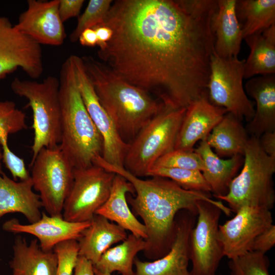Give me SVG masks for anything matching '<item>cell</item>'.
<instances>
[{
	"label": "cell",
	"mask_w": 275,
	"mask_h": 275,
	"mask_svg": "<svg viewBox=\"0 0 275 275\" xmlns=\"http://www.w3.org/2000/svg\"><path fill=\"white\" fill-rule=\"evenodd\" d=\"M153 167L197 170L201 172L204 167L200 155L194 150L179 149H173L163 155Z\"/></svg>",
	"instance_id": "34"
},
{
	"label": "cell",
	"mask_w": 275,
	"mask_h": 275,
	"mask_svg": "<svg viewBox=\"0 0 275 275\" xmlns=\"http://www.w3.org/2000/svg\"><path fill=\"white\" fill-rule=\"evenodd\" d=\"M60 0H28L15 27L39 44L62 45L66 34L59 13Z\"/></svg>",
	"instance_id": "16"
},
{
	"label": "cell",
	"mask_w": 275,
	"mask_h": 275,
	"mask_svg": "<svg viewBox=\"0 0 275 275\" xmlns=\"http://www.w3.org/2000/svg\"><path fill=\"white\" fill-rule=\"evenodd\" d=\"M53 251L58 258L56 275H72L78 256L77 241L69 240L62 242L55 246Z\"/></svg>",
	"instance_id": "35"
},
{
	"label": "cell",
	"mask_w": 275,
	"mask_h": 275,
	"mask_svg": "<svg viewBox=\"0 0 275 275\" xmlns=\"http://www.w3.org/2000/svg\"><path fill=\"white\" fill-rule=\"evenodd\" d=\"M250 136L241 120L228 112L213 128L206 141L218 156L230 158L243 156Z\"/></svg>",
	"instance_id": "26"
},
{
	"label": "cell",
	"mask_w": 275,
	"mask_h": 275,
	"mask_svg": "<svg viewBox=\"0 0 275 275\" xmlns=\"http://www.w3.org/2000/svg\"><path fill=\"white\" fill-rule=\"evenodd\" d=\"M244 62L245 60L238 57L221 58L214 51L211 57L207 94L212 104L249 122L254 116L255 108L243 86Z\"/></svg>",
	"instance_id": "9"
},
{
	"label": "cell",
	"mask_w": 275,
	"mask_h": 275,
	"mask_svg": "<svg viewBox=\"0 0 275 275\" xmlns=\"http://www.w3.org/2000/svg\"><path fill=\"white\" fill-rule=\"evenodd\" d=\"M147 176H158L169 179L182 188L210 194L211 189L201 171L178 168L153 167Z\"/></svg>",
	"instance_id": "30"
},
{
	"label": "cell",
	"mask_w": 275,
	"mask_h": 275,
	"mask_svg": "<svg viewBox=\"0 0 275 275\" xmlns=\"http://www.w3.org/2000/svg\"><path fill=\"white\" fill-rule=\"evenodd\" d=\"M59 79L48 76L41 82L15 78L11 84L13 92L25 98L33 112L34 140L31 165L43 148H54L61 141V112Z\"/></svg>",
	"instance_id": "6"
},
{
	"label": "cell",
	"mask_w": 275,
	"mask_h": 275,
	"mask_svg": "<svg viewBox=\"0 0 275 275\" xmlns=\"http://www.w3.org/2000/svg\"><path fill=\"white\" fill-rule=\"evenodd\" d=\"M112 3V0H90L84 12L78 18L75 29L70 35V41L72 43L77 41L85 29L102 25Z\"/></svg>",
	"instance_id": "31"
},
{
	"label": "cell",
	"mask_w": 275,
	"mask_h": 275,
	"mask_svg": "<svg viewBox=\"0 0 275 275\" xmlns=\"http://www.w3.org/2000/svg\"><path fill=\"white\" fill-rule=\"evenodd\" d=\"M247 94L253 98L256 108L246 126L250 136L259 138L264 133L275 131V75L252 77L245 83Z\"/></svg>",
	"instance_id": "19"
},
{
	"label": "cell",
	"mask_w": 275,
	"mask_h": 275,
	"mask_svg": "<svg viewBox=\"0 0 275 275\" xmlns=\"http://www.w3.org/2000/svg\"><path fill=\"white\" fill-rule=\"evenodd\" d=\"M235 213L232 218L218 226V239L224 256L230 260L250 252L256 237L273 224L271 213L266 209L244 206Z\"/></svg>",
	"instance_id": "14"
},
{
	"label": "cell",
	"mask_w": 275,
	"mask_h": 275,
	"mask_svg": "<svg viewBox=\"0 0 275 275\" xmlns=\"http://www.w3.org/2000/svg\"><path fill=\"white\" fill-rule=\"evenodd\" d=\"M31 166L33 189L39 193L42 207L49 215L62 216L73 184L74 168L59 145L42 148Z\"/></svg>",
	"instance_id": "8"
},
{
	"label": "cell",
	"mask_w": 275,
	"mask_h": 275,
	"mask_svg": "<svg viewBox=\"0 0 275 275\" xmlns=\"http://www.w3.org/2000/svg\"><path fill=\"white\" fill-rule=\"evenodd\" d=\"M146 245L145 239L131 233L121 243L108 249L94 267L110 274L118 271L121 275H133V265L136 255L144 251Z\"/></svg>",
	"instance_id": "29"
},
{
	"label": "cell",
	"mask_w": 275,
	"mask_h": 275,
	"mask_svg": "<svg viewBox=\"0 0 275 275\" xmlns=\"http://www.w3.org/2000/svg\"><path fill=\"white\" fill-rule=\"evenodd\" d=\"M275 244V226L272 224L255 239L250 251L265 253Z\"/></svg>",
	"instance_id": "37"
},
{
	"label": "cell",
	"mask_w": 275,
	"mask_h": 275,
	"mask_svg": "<svg viewBox=\"0 0 275 275\" xmlns=\"http://www.w3.org/2000/svg\"><path fill=\"white\" fill-rule=\"evenodd\" d=\"M104 23L111 40L99 59L165 107L186 108L207 96L217 0H116Z\"/></svg>",
	"instance_id": "1"
},
{
	"label": "cell",
	"mask_w": 275,
	"mask_h": 275,
	"mask_svg": "<svg viewBox=\"0 0 275 275\" xmlns=\"http://www.w3.org/2000/svg\"><path fill=\"white\" fill-rule=\"evenodd\" d=\"M77 87L86 108L103 140L102 159L124 167L129 143L121 137L113 121L100 103L85 69L81 57L71 55Z\"/></svg>",
	"instance_id": "12"
},
{
	"label": "cell",
	"mask_w": 275,
	"mask_h": 275,
	"mask_svg": "<svg viewBox=\"0 0 275 275\" xmlns=\"http://www.w3.org/2000/svg\"><path fill=\"white\" fill-rule=\"evenodd\" d=\"M228 266L231 275H270L268 257L257 252L250 251L231 259Z\"/></svg>",
	"instance_id": "32"
},
{
	"label": "cell",
	"mask_w": 275,
	"mask_h": 275,
	"mask_svg": "<svg viewBox=\"0 0 275 275\" xmlns=\"http://www.w3.org/2000/svg\"><path fill=\"white\" fill-rule=\"evenodd\" d=\"M115 175L96 164L74 169L73 184L64 204L63 217L72 222H90L109 197Z\"/></svg>",
	"instance_id": "10"
},
{
	"label": "cell",
	"mask_w": 275,
	"mask_h": 275,
	"mask_svg": "<svg viewBox=\"0 0 275 275\" xmlns=\"http://www.w3.org/2000/svg\"><path fill=\"white\" fill-rule=\"evenodd\" d=\"M94 272H95V275H112V274H110V273L100 271L96 269L95 268H94Z\"/></svg>",
	"instance_id": "43"
},
{
	"label": "cell",
	"mask_w": 275,
	"mask_h": 275,
	"mask_svg": "<svg viewBox=\"0 0 275 275\" xmlns=\"http://www.w3.org/2000/svg\"><path fill=\"white\" fill-rule=\"evenodd\" d=\"M214 275H216V274H214Z\"/></svg>",
	"instance_id": "45"
},
{
	"label": "cell",
	"mask_w": 275,
	"mask_h": 275,
	"mask_svg": "<svg viewBox=\"0 0 275 275\" xmlns=\"http://www.w3.org/2000/svg\"><path fill=\"white\" fill-rule=\"evenodd\" d=\"M42 204L39 195L33 191L29 179L17 182L4 173L0 175V218L10 213L23 214L30 224L39 220Z\"/></svg>",
	"instance_id": "20"
},
{
	"label": "cell",
	"mask_w": 275,
	"mask_h": 275,
	"mask_svg": "<svg viewBox=\"0 0 275 275\" xmlns=\"http://www.w3.org/2000/svg\"><path fill=\"white\" fill-rule=\"evenodd\" d=\"M2 151V161L6 167L10 172L14 180L17 178L20 181L29 179V174L23 159L16 155L9 148L8 140H0Z\"/></svg>",
	"instance_id": "36"
},
{
	"label": "cell",
	"mask_w": 275,
	"mask_h": 275,
	"mask_svg": "<svg viewBox=\"0 0 275 275\" xmlns=\"http://www.w3.org/2000/svg\"><path fill=\"white\" fill-rule=\"evenodd\" d=\"M90 224V222H69L63 216L48 215L43 212L40 219L35 223L22 224L18 219L13 218L6 222L3 229L9 232L34 235L39 241L41 248L49 251L62 242L78 240Z\"/></svg>",
	"instance_id": "17"
},
{
	"label": "cell",
	"mask_w": 275,
	"mask_h": 275,
	"mask_svg": "<svg viewBox=\"0 0 275 275\" xmlns=\"http://www.w3.org/2000/svg\"><path fill=\"white\" fill-rule=\"evenodd\" d=\"M197 213L180 210L176 217V233L170 251L153 261H142L137 257L133 264V275H190L188 266L189 258V236L196 222Z\"/></svg>",
	"instance_id": "15"
},
{
	"label": "cell",
	"mask_w": 275,
	"mask_h": 275,
	"mask_svg": "<svg viewBox=\"0 0 275 275\" xmlns=\"http://www.w3.org/2000/svg\"><path fill=\"white\" fill-rule=\"evenodd\" d=\"M227 113L225 108L212 104L208 96L192 102L186 109L174 149L194 150L195 144L206 139Z\"/></svg>",
	"instance_id": "18"
},
{
	"label": "cell",
	"mask_w": 275,
	"mask_h": 275,
	"mask_svg": "<svg viewBox=\"0 0 275 275\" xmlns=\"http://www.w3.org/2000/svg\"><path fill=\"white\" fill-rule=\"evenodd\" d=\"M134 192L130 182L121 176L116 174L109 197L95 214L114 222L125 230L130 231L133 235L146 239V226L136 218L128 204L126 195Z\"/></svg>",
	"instance_id": "23"
},
{
	"label": "cell",
	"mask_w": 275,
	"mask_h": 275,
	"mask_svg": "<svg viewBox=\"0 0 275 275\" xmlns=\"http://www.w3.org/2000/svg\"><path fill=\"white\" fill-rule=\"evenodd\" d=\"M59 79L61 112L59 147L74 169L85 168L101 156L103 140L84 105L70 56L62 64Z\"/></svg>",
	"instance_id": "3"
},
{
	"label": "cell",
	"mask_w": 275,
	"mask_h": 275,
	"mask_svg": "<svg viewBox=\"0 0 275 275\" xmlns=\"http://www.w3.org/2000/svg\"><path fill=\"white\" fill-rule=\"evenodd\" d=\"M27 128L25 114L12 101H0V140Z\"/></svg>",
	"instance_id": "33"
},
{
	"label": "cell",
	"mask_w": 275,
	"mask_h": 275,
	"mask_svg": "<svg viewBox=\"0 0 275 275\" xmlns=\"http://www.w3.org/2000/svg\"><path fill=\"white\" fill-rule=\"evenodd\" d=\"M97 36V44L99 48L103 47L112 37L113 31L108 26L104 25L96 26L93 28Z\"/></svg>",
	"instance_id": "41"
},
{
	"label": "cell",
	"mask_w": 275,
	"mask_h": 275,
	"mask_svg": "<svg viewBox=\"0 0 275 275\" xmlns=\"http://www.w3.org/2000/svg\"><path fill=\"white\" fill-rule=\"evenodd\" d=\"M199 201L209 202L226 215L231 214L230 208L221 201L212 199L210 194L185 189L169 179L159 201L143 222L147 232L145 257L154 260L170 251L175 236L177 213L182 210L197 213L196 203Z\"/></svg>",
	"instance_id": "5"
},
{
	"label": "cell",
	"mask_w": 275,
	"mask_h": 275,
	"mask_svg": "<svg viewBox=\"0 0 275 275\" xmlns=\"http://www.w3.org/2000/svg\"><path fill=\"white\" fill-rule=\"evenodd\" d=\"M127 236L125 229L95 214L77 240L78 255L86 257L94 265L113 244L123 241Z\"/></svg>",
	"instance_id": "24"
},
{
	"label": "cell",
	"mask_w": 275,
	"mask_h": 275,
	"mask_svg": "<svg viewBox=\"0 0 275 275\" xmlns=\"http://www.w3.org/2000/svg\"><path fill=\"white\" fill-rule=\"evenodd\" d=\"M85 1L60 0L59 13L62 21L78 16Z\"/></svg>",
	"instance_id": "38"
},
{
	"label": "cell",
	"mask_w": 275,
	"mask_h": 275,
	"mask_svg": "<svg viewBox=\"0 0 275 275\" xmlns=\"http://www.w3.org/2000/svg\"><path fill=\"white\" fill-rule=\"evenodd\" d=\"M250 49L244 64V78L275 73V24L243 39Z\"/></svg>",
	"instance_id": "27"
},
{
	"label": "cell",
	"mask_w": 275,
	"mask_h": 275,
	"mask_svg": "<svg viewBox=\"0 0 275 275\" xmlns=\"http://www.w3.org/2000/svg\"><path fill=\"white\" fill-rule=\"evenodd\" d=\"M186 109L164 107L129 143L124 168L138 177L147 176L157 160L174 149Z\"/></svg>",
	"instance_id": "7"
},
{
	"label": "cell",
	"mask_w": 275,
	"mask_h": 275,
	"mask_svg": "<svg viewBox=\"0 0 275 275\" xmlns=\"http://www.w3.org/2000/svg\"><path fill=\"white\" fill-rule=\"evenodd\" d=\"M206 139L201 141L194 151L203 160L204 167L202 175L215 198L227 194L231 181L242 166L243 156L221 158L213 151Z\"/></svg>",
	"instance_id": "25"
},
{
	"label": "cell",
	"mask_w": 275,
	"mask_h": 275,
	"mask_svg": "<svg viewBox=\"0 0 275 275\" xmlns=\"http://www.w3.org/2000/svg\"><path fill=\"white\" fill-rule=\"evenodd\" d=\"M18 68L33 79L41 75V45L19 32L8 18L0 16V79Z\"/></svg>",
	"instance_id": "13"
},
{
	"label": "cell",
	"mask_w": 275,
	"mask_h": 275,
	"mask_svg": "<svg viewBox=\"0 0 275 275\" xmlns=\"http://www.w3.org/2000/svg\"><path fill=\"white\" fill-rule=\"evenodd\" d=\"M2 161V148L0 145V175L3 173L2 170V163H1Z\"/></svg>",
	"instance_id": "44"
},
{
	"label": "cell",
	"mask_w": 275,
	"mask_h": 275,
	"mask_svg": "<svg viewBox=\"0 0 275 275\" xmlns=\"http://www.w3.org/2000/svg\"><path fill=\"white\" fill-rule=\"evenodd\" d=\"M81 58L96 95L121 137L124 141L125 138L133 140L163 105L146 91L119 77L102 62L92 56Z\"/></svg>",
	"instance_id": "2"
},
{
	"label": "cell",
	"mask_w": 275,
	"mask_h": 275,
	"mask_svg": "<svg viewBox=\"0 0 275 275\" xmlns=\"http://www.w3.org/2000/svg\"><path fill=\"white\" fill-rule=\"evenodd\" d=\"M235 11L243 39L275 24V0H236Z\"/></svg>",
	"instance_id": "28"
},
{
	"label": "cell",
	"mask_w": 275,
	"mask_h": 275,
	"mask_svg": "<svg viewBox=\"0 0 275 275\" xmlns=\"http://www.w3.org/2000/svg\"><path fill=\"white\" fill-rule=\"evenodd\" d=\"M9 265L12 275H56L58 258L53 250H43L37 239L29 243L18 236L14 240Z\"/></svg>",
	"instance_id": "21"
},
{
	"label": "cell",
	"mask_w": 275,
	"mask_h": 275,
	"mask_svg": "<svg viewBox=\"0 0 275 275\" xmlns=\"http://www.w3.org/2000/svg\"><path fill=\"white\" fill-rule=\"evenodd\" d=\"M236 0H217V8L212 19L215 41L214 50L222 58L238 57L243 40L235 11Z\"/></svg>",
	"instance_id": "22"
},
{
	"label": "cell",
	"mask_w": 275,
	"mask_h": 275,
	"mask_svg": "<svg viewBox=\"0 0 275 275\" xmlns=\"http://www.w3.org/2000/svg\"><path fill=\"white\" fill-rule=\"evenodd\" d=\"M242 167L240 173L231 181L227 194L215 198L227 202L235 213L244 206L270 210L275 202V156L267 155L262 150L259 138L250 136Z\"/></svg>",
	"instance_id": "4"
},
{
	"label": "cell",
	"mask_w": 275,
	"mask_h": 275,
	"mask_svg": "<svg viewBox=\"0 0 275 275\" xmlns=\"http://www.w3.org/2000/svg\"><path fill=\"white\" fill-rule=\"evenodd\" d=\"M197 218L189 236L190 275H214L224 257L218 231L222 210L205 201L196 203Z\"/></svg>",
	"instance_id": "11"
},
{
	"label": "cell",
	"mask_w": 275,
	"mask_h": 275,
	"mask_svg": "<svg viewBox=\"0 0 275 275\" xmlns=\"http://www.w3.org/2000/svg\"><path fill=\"white\" fill-rule=\"evenodd\" d=\"M72 275H95L93 263L86 257L78 255Z\"/></svg>",
	"instance_id": "39"
},
{
	"label": "cell",
	"mask_w": 275,
	"mask_h": 275,
	"mask_svg": "<svg viewBox=\"0 0 275 275\" xmlns=\"http://www.w3.org/2000/svg\"><path fill=\"white\" fill-rule=\"evenodd\" d=\"M259 142L267 155L275 156V131L264 133L259 137Z\"/></svg>",
	"instance_id": "40"
},
{
	"label": "cell",
	"mask_w": 275,
	"mask_h": 275,
	"mask_svg": "<svg viewBox=\"0 0 275 275\" xmlns=\"http://www.w3.org/2000/svg\"><path fill=\"white\" fill-rule=\"evenodd\" d=\"M81 45L87 47H94L97 45V39L95 30L88 28L84 30L80 34L78 40Z\"/></svg>",
	"instance_id": "42"
}]
</instances>
